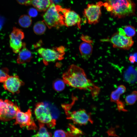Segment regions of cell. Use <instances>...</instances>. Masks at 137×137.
<instances>
[{"mask_svg": "<svg viewBox=\"0 0 137 137\" xmlns=\"http://www.w3.org/2000/svg\"><path fill=\"white\" fill-rule=\"evenodd\" d=\"M62 77L65 84L75 88L88 91L93 98L99 93V87L88 78L82 68L76 65H71L63 74Z\"/></svg>", "mask_w": 137, "mask_h": 137, "instance_id": "1", "label": "cell"}, {"mask_svg": "<svg viewBox=\"0 0 137 137\" xmlns=\"http://www.w3.org/2000/svg\"><path fill=\"white\" fill-rule=\"evenodd\" d=\"M103 6L111 15L121 18L132 14L135 5L131 0H106Z\"/></svg>", "mask_w": 137, "mask_h": 137, "instance_id": "2", "label": "cell"}, {"mask_svg": "<svg viewBox=\"0 0 137 137\" xmlns=\"http://www.w3.org/2000/svg\"><path fill=\"white\" fill-rule=\"evenodd\" d=\"M63 8L60 6L52 3L43 14L44 22L49 28H58L64 25Z\"/></svg>", "mask_w": 137, "mask_h": 137, "instance_id": "3", "label": "cell"}, {"mask_svg": "<svg viewBox=\"0 0 137 137\" xmlns=\"http://www.w3.org/2000/svg\"><path fill=\"white\" fill-rule=\"evenodd\" d=\"M34 113L39 122L46 125L49 128H53L56 125V121L53 117L49 109L43 102L36 104Z\"/></svg>", "mask_w": 137, "mask_h": 137, "instance_id": "4", "label": "cell"}, {"mask_svg": "<svg viewBox=\"0 0 137 137\" xmlns=\"http://www.w3.org/2000/svg\"><path fill=\"white\" fill-rule=\"evenodd\" d=\"M20 109L16 104L9 99L3 100L0 98V120L6 122L15 119Z\"/></svg>", "mask_w": 137, "mask_h": 137, "instance_id": "5", "label": "cell"}, {"mask_svg": "<svg viewBox=\"0 0 137 137\" xmlns=\"http://www.w3.org/2000/svg\"><path fill=\"white\" fill-rule=\"evenodd\" d=\"M65 50V48L61 46L52 49L41 47L38 49L37 52L42 58L44 63L47 65L50 62L62 59Z\"/></svg>", "mask_w": 137, "mask_h": 137, "instance_id": "6", "label": "cell"}, {"mask_svg": "<svg viewBox=\"0 0 137 137\" xmlns=\"http://www.w3.org/2000/svg\"><path fill=\"white\" fill-rule=\"evenodd\" d=\"M15 119V121L13 125H18L21 128L25 127L29 130H36L38 129L30 108L25 112L22 111L19 109L17 112Z\"/></svg>", "mask_w": 137, "mask_h": 137, "instance_id": "7", "label": "cell"}, {"mask_svg": "<svg viewBox=\"0 0 137 137\" xmlns=\"http://www.w3.org/2000/svg\"><path fill=\"white\" fill-rule=\"evenodd\" d=\"M104 3L99 1L95 4H88L83 11L84 16L90 24H95L98 22L101 15V8Z\"/></svg>", "mask_w": 137, "mask_h": 137, "instance_id": "8", "label": "cell"}, {"mask_svg": "<svg viewBox=\"0 0 137 137\" xmlns=\"http://www.w3.org/2000/svg\"><path fill=\"white\" fill-rule=\"evenodd\" d=\"M108 40L114 48L129 50L134 43L132 37H128L125 33L119 31L114 33Z\"/></svg>", "mask_w": 137, "mask_h": 137, "instance_id": "9", "label": "cell"}, {"mask_svg": "<svg viewBox=\"0 0 137 137\" xmlns=\"http://www.w3.org/2000/svg\"><path fill=\"white\" fill-rule=\"evenodd\" d=\"M67 118L72 121L75 124L85 125L88 123L93 124V121L90 113L84 109L70 112L65 110Z\"/></svg>", "mask_w": 137, "mask_h": 137, "instance_id": "10", "label": "cell"}, {"mask_svg": "<svg viewBox=\"0 0 137 137\" xmlns=\"http://www.w3.org/2000/svg\"><path fill=\"white\" fill-rule=\"evenodd\" d=\"M24 37V33L22 30L15 27H13L9 36V44L10 48L14 53H18L22 48L23 43L22 40Z\"/></svg>", "mask_w": 137, "mask_h": 137, "instance_id": "11", "label": "cell"}, {"mask_svg": "<svg viewBox=\"0 0 137 137\" xmlns=\"http://www.w3.org/2000/svg\"><path fill=\"white\" fill-rule=\"evenodd\" d=\"M64 25L69 27L77 25L80 29L81 19L80 15L74 11L69 8H63Z\"/></svg>", "mask_w": 137, "mask_h": 137, "instance_id": "12", "label": "cell"}, {"mask_svg": "<svg viewBox=\"0 0 137 137\" xmlns=\"http://www.w3.org/2000/svg\"><path fill=\"white\" fill-rule=\"evenodd\" d=\"M3 83L4 89L13 94L19 93L20 87L24 84L19 76L15 75H9Z\"/></svg>", "mask_w": 137, "mask_h": 137, "instance_id": "13", "label": "cell"}, {"mask_svg": "<svg viewBox=\"0 0 137 137\" xmlns=\"http://www.w3.org/2000/svg\"><path fill=\"white\" fill-rule=\"evenodd\" d=\"M17 59V63L22 64L29 62L32 58L31 52L26 47L25 43H23L22 47L19 52Z\"/></svg>", "mask_w": 137, "mask_h": 137, "instance_id": "14", "label": "cell"}, {"mask_svg": "<svg viewBox=\"0 0 137 137\" xmlns=\"http://www.w3.org/2000/svg\"><path fill=\"white\" fill-rule=\"evenodd\" d=\"M80 45L79 50L82 57L87 60L91 57L93 51V42L83 41Z\"/></svg>", "mask_w": 137, "mask_h": 137, "instance_id": "15", "label": "cell"}, {"mask_svg": "<svg viewBox=\"0 0 137 137\" xmlns=\"http://www.w3.org/2000/svg\"><path fill=\"white\" fill-rule=\"evenodd\" d=\"M52 3V0H30V5L40 11H46Z\"/></svg>", "mask_w": 137, "mask_h": 137, "instance_id": "16", "label": "cell"}, {"mask_svg": "<svg viewBox=\"0 0 137 137\" xmlns=\"http://www.w3.org/2000/svg\"><path fill=\"white\" fill-rule=\"evenodd\" d=\"M126 90V87L124 85L119 86L117 89L111 92L110 95L111 101L115 103L117 106L122 103L123 101L120 100V96L125 93Z\"/></svg>", "mask_w": 137, "mask_h": 137, "instance_id": "17", "label": "cell"}, {"mask_svg": "<svg viewBox=\"0 0 137 137\" xmlns=\"http://www.w3.org/2000/svg\"><path fill=\"white\" fill-rule=\"evenodd\" d=\"M39 129L38 132L33 136L36 137H49L52 136V134L48 132L45 127V125L39 122Z\"/></svg>", "mask_w": 137, "mask_h": 137, "instance_id": "18", "label": "cell"}, {"mask_svg": "<svg viewBox=\"0 0 137 137\" xmlns=\"http://www.w3.org/2000/svg\"><path fill=\"white\" fill-rule=\"evenodd\" d=\"M45 25L43 21H39L36 22L33 28L35 33L38 35H42L44 33L46 30Z\"/></svg>", "mask_w": 137, "mask_h": 137, "instance_id": "19", "label": "cell"}, {"mask_svg": "<svg viewBox=\"0 0 137 137\" xmlns=\"http://www.w3.org/2000/svg\"><path fill=\"white\" fill-rule=\"evenodd\" d=\"M18 23L19 25L21 27L27 28L31 25L32 20L29 16L23 15L21 16L19 18Z\"/></svg>", "mask_w": 137, "mask_h": 137, "instance_id": "20", "label": "cell"}, {"mask_svg": "<svg viewBox=\"0 0 137 137\" xmlns=\"http://www.w3.org/2000/svg\"><path fill=\"white\" fill-rule=\"evenodd\" d=\"M69 130L66 132L67 137L78 136L83 134V132L74 126L70 124Z\"/></svg>", "mask_w": 137, "mask_h": 137, "instance_id": "21", "label": "cell"}, {"mask_svg": "<svg viewBox=\"0 0 137 137\" xmlns=\"http://www.w3.org/2000/svg\"><path fill=\"white\" fill-rule=\"evenodd\" d=\"M65 83L63 80L58 79L53 82V86L55 90L57 91H61L65 88Z\"/></svg>", "mask_w": 137, "mask_h": 137, "instance_id": "22", "label": "cell"}, {"mask_svg": "<svg viewBox=\"0 0 137 137\" xmlns=\"http://www.w3.org/2000/svg\"><path fill=\"white\" fill-rule=\"evenodd\" d=\"M137 100V91H133L132 93L127 95L125 98L126 103L129 105H133Z\"/></svg>", "mask_w": 137, "mask_h": 137, "instance_id": "23", "label": "cell"}, {"mask_svg": "<svg viewBox=\"0 0 137 137\" xmlns=\"http://www.w3.org/2000/svg\"><path fill=\"white\" fill-rule=\"evenodd\" d=\"M126 36L132 37L135 35L136 31L134 28L131 25L126 26L123 29Z\"/></svg>", "mask_w": 137, "mask_h": 137, "instance_id": "24", "label": "cell"}, {"mask_svg": "<svg viewBox=\"0 0 137 137\" xmlns=\"http://www.w3.org/2000/svg\"><path fill=\"white\" fill-rule=\"evenodd\" d=\"M9 70L7 68L0 69V82L3 83L9 76Z\"/></svg>", "mask_w": 137, "mask_h": 137, "instance_id": "25", "label": "cell"}, {"mask_svg": "<svg viewBox=\"0 0 137 137\" xmlns=\"http://www.w3.org/2000/svg\"><path fill=\"white\" fill-rule=\"evenodd\" d=\"M53 135L54 137H67L66 132L62 130H58L55 131Z\"/></svg>", "mask_w": 137, "mask_h": 137, "instance_id": "26", "label": "cell"}, {"mask_svg": "<svg viewBox=\"0 0 137 137\" xmlns=\"http://www.w3.org/2000/svg\"><path fill=\"white\" fill-rule=\"evenodd\" d=\"M37 10L36 8H30L28 10V14L30 17H36L38 14Z\"/></svg>", "mask_w": 137, "mask_h": 137, "instance_id": "27", "label": "cell"}, {"mask_svg": "<svg viewBox=\"0 0 137 137\" xmlns=\"http://www.w3.org/2000/svg\"><path fill=\"white\" fill-rule=\"evenodd\" d=\"M5 20L4 18L0 15V30L1 29L4 25Z\"/></svg>", "mask_w": 137, "mask_h": 137, "instance_id": "28", "label": "cell"}, {"mask_svg": "<svg viewBox=\"0 0 137 137\" xmlns=\"http://www.w3.org/2000/svg\"><path fill=\"white\" fill-rule=\"evenodd\" d=\"M29 0H16L17 2L21 5H25L26 4Z\"/></svg>", "mask_w": 137, "mask_h": 137, "instance_id": "29", "label": "cell"}, {"mask_svg": "<svg viewBox=\"0 0 137 137\" xmlns=\"http://www.w3.org/2000/svg\"><path fill=\"white\" fill-rule=\"evenodd\" d=\"M129 60L132 63H134L135 61L133 56H130L129 58Z\"/></svg>", "mask_w": 137, "mask_h": 137, "instance_id": "30", "label": "cell"}, {"mask_svg": "<svg viewBox=\"0 0 137 137\" xmlns=\"http://www.w3.org/2000/svg\"><path fill=\"white\" fill-rule=\"evenodd\" d=\"M133 56L135 61L137 62V53L134 54Z\"/></svg>", "mask_w": 137, "mask_h": 137, "instance_id": "31", "label": "cell"}]
</instances>
